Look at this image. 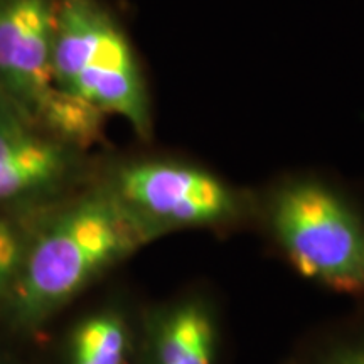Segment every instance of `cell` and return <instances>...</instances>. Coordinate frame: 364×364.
<instances>
[{"instance_id":"9","label":"cell","mask_w":364,"mask_h":364,"mask_svg":"<svg viewBox=\"0 0 364 364\" xmlns=\"http://www.w3.org/2000/svg\"><path fill=\"white\" fill-rule=\"evenodd\" d=\"M24 215L29 213L0 211V297L11 292L24 262L34 221L26 223Z\"/></svg>"},{"instance_id":"1","label":"cell","mask_w":364,"mask_h":364,"mask_svg":"<svg viewBox=\"0 0 364 364\" xmlns=\"http://www.w3.org/2000/svg\"><path fill=\"white\" fill-rule=\"evenodd\" d=\"M39 216L33 221L24 262L7 295L14 321L27 329L51 317L150 241L100 184L44 208Z\"/></svg>"},{"instance_id":"5","label":"cell","mask_w":364,"mask_h":364,"mask_svg":"<svg viewBox=\"0 0 364 364\" xmlns=\"http://www.w3.org/2000/svg\"><path fill=\"white\" fill-rule=\"evenodd\" d=\"M98 184L150 240L167 230L223 226L245 213V199L221 177L174 159L124 161Z\"/></svg>"},{"instance_id":"3","label":"cell","mask_w":364,"mask_h":364,"mask_svg":"<svg viewBox=\"0 0 364 364\" xmlns=\"http://www.w3.org/2000/svg\"><path fill=\"white\" fill-rule=\"evenodd\" d=\"M58 0H0V97L63 142H98L107 117L58 86L54 31Z\"/></svg>"},{"instance_id":"7","label":"cell","mask_w":364,"mask_h":364,"mask_svg":"<svg viewBox=\"0 0 364 364\" xmlns=\"http://www.w3.org/2000/svg\"><path fill=\"white\" fill-rule=\"evenodd\" d=\"M215 318L204 304L182 302L157 322L154 364H215Z\"/></svg>"},{"instance_id":"2","label":"cell","mask_w":364,"mask_h":364,"mask_svg":"<svg viewBox=\"0 0 364 364\" xmlns=\"http://www.w3.org/2000/svg\"><path fill=\"white\" fill-rule=\"evenodd\" d=\"M58 86L105 117H120L142 139L152 105L129 36L100 0H58L54 31Z\"/></svg>"},{"instance_id":"6","label":"cell","mask_w":364,"mask_h":364,"mask_svg":"<svg viewBox=\"0 0 364 364\" xmlns=\"http://www.w3.org/2000/svg\"><path fill=\"white\" fill-rule=\"evenodd\" d=\"M81 152L0 97V211L36 213L61 201L80 176Z\"/></svg>"},{"instance_id":"4","label":"cell","mask_w":364,"mask_h":364,"mask_svg":"<svg viewBox=\"0 0 364 364\" xmlns=\"http://www.w3.org/2000/svg\"><path fill=\"white\" fill-rule=\"evenodd\" d=\"M268 220L300 275L364 295V220L338 191L316 179L285 182L272 196Z\"/></svg>"},{"instance_id":"10","label":"cell","mask_w":364,"mask_h":364,"mask_svg":"<svg viewBox=\"0 0 364 364\" xmlns=\"http://www.w3.org/2000/svg\"><path fill=\"white\" fill-rule=\"evenodd\" d=\"M326 364H364V346L341 349L332 354Z\"/></svg>"},{"instance_id":"8","label":"cell","mask_w":364,"mask_h":364,"mask_svg":"<svg viewBox=\"0 0 364 364\" xmlns=\"http://www.w3.org/2000/svg\"><path fill=\"white\" fill-rule=\"evenodd\" d=\"M130 336L120 314L103 311L83 318L71 338V364H129Z\"/></svg>"}]
</instances>
